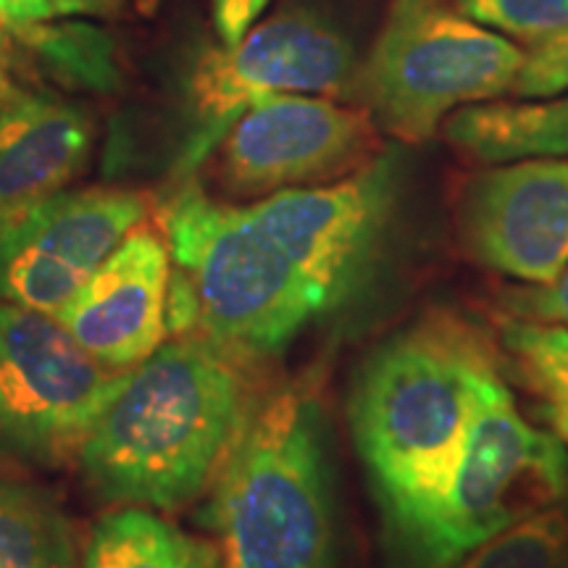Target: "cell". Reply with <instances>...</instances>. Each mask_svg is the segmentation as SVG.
<instances>
[{"label":"cell","instance_id":"13","mask_svg":"<svg viewBox=\"0 0 568 568\" xmlns=\"http://www.w3.org/2000/svg\"><path fill=\"white\" fill-rule=\"evenodd\" d=\"M92 140L80 105L13 92L0 105V230L63 193L88 166Z\"/></svg>","mask_w":568,"mask_h":568},{"label":"cell","instance_id":"25","mask_svg":"<svg viewBox=\"0 0 568 568\" xmlns=\"http://www.w3.org/2000/svg\"><path fill=\"white\" fill-rule=\"evenodd\" d=\"M124 0H51L53 17H116Z\"/></svg>","mask_w":568,"mask_h":568},{"label":"cell","instance_id":"14","mask_svg":"<svg viewBox=\"0 0 568 568\" xmlns=\"http://www.w3.org/2000/svg\"><path fill=\"white\" fill-rule=\"evenodd\" d=\"M445 140L479 163L568 155V95L527 103H477L445 119Z\"/></svg>","mask_w":568,"mask_h":568},{"label":"cell","instance_id":"17","mask_svg":"<svg viewBox=\"0 0 568 568\" xmlns=\"http://www.w3.org/2000/svg\"><path fill=\"white\" fill-rule=\"evenodd\" d=\"M42 67L55 80L92 92H111L122 84L113 42L101 27L84 21H32L13 27Z\"/></svg>","mask_w":568,"mask_h":568},{"label":"cell","instance_id":"18","mask_svg":"<svg viewBox=\"0 0 568 568\" xmlns=\"http://www.w3.org/2000/svg\"><path fill=\"white\" fill-rule=\"evenodd\" d=\"M503 343L568 450V326L508 322Z\"/></svg>","mask_w":568,"mask_h":568},{"label":"cell","instance_id":"8","mask_svg":"<svg viewBox=\"0 0 568 568\" xmlns=\"http://www.w3.org/2000/svg\"><path fill=\"white\" fill-rule=\"evenodd\" d=\"M353 71L351 42L303 11L253 27L232 48H205L190 74L193 132L184 140L176 172L190 180L253 105L282 95H343L351 90Z\"/></svg>","mask_w":568,"mask_h":568},{"label":"cell","instance_id":"23","mask_svg":"<svg viewBox=\"0 0 568 568\" xmlns=\"http://www.w3.org/2000/svg\"><path fill=\"white\" fill-rule=\"evenodd\" d=\"M268 0H211V19L224 48L237 45L266 11Z\"/></svg>","mask_w":568,"mask_h":568},{"label":"cell","instance_id":"3","mask_svg":"<svg viewBox=\"0 0 568 568\" xmlns=\"http://www.w3.org/2000/svg\"><path fill=\"white\" fill-rule=\"evenodd\" d=\"M245 366L203 337H169L84 437L88 485L113 506L153 510L203 497L255 408Z\"/></svg>","mask_w":568,"mask_h":568},{"label":"cell","instance_id":"4","mask_svg":"<svg viewBox=\"0 0 568 568\" xmlns=\"http://www.w3.org/2000/svg\"><path fill=\"white\" fill-rule=\"evenodd\" d=\"M209 493L222 568L337 566L329 432L311 376L253 408Z\"/></svg>","mask_w":568,"mask_h":568},{"label":"cell","instance_id":"12","mask_svg":"<svg viewBox=\"0 0 568 568\" xmlns=\"http://www.w3.org/2000/svg\"><path fill=\"white\" fill-rule=\"evenodd\" d=\"M172 253L166 237L142 224L55 314L92 358L130 372L172 337Z\"/></svg>","mask_w":568,"mask_h":568},{"label":"cell","instance_id":"1","mask_svg":"<svg viewBox=\"0 0 568 568\" xmlns=\"http://www.w3.org/2000/svg\"><path fill=\"white\" fill-rule=\"evenodd\" d=\"M395 153L345 180L232 203L195 180L163 211L169 329L268 358L335 314L374 272L397 201Z\"/></svg>","mask_w":568,"mask_h":568},{"label":"cell","instance_id":"7","mask_svg":"<svg viewBox=\"0 0 568 568\" xmlns=\"http://www.w3.org/2000/svg\"><path fill=\"white\" fill-rule=\"evenodd\" d=\"M130 372L92 358L55 316L0 303V453L45 466L77 458Z\"/></svg>","mask_w":568,"mask_h":568},{"label":"cell","instance_id":"20","mask_svg":"<svg viewBox=\"0 0 568 568\" xmlns=\"http://www.w3.org/2000/svg\"><path fill=\"white\" fill-rule=\"evenodd\" d=\"M453 6L487 30L531 48L568 32V0H453Z\"/></svg>","mask_w":568,"mask_h":568},{"label":"cell","instance_id":"10","mask_svg":"<svg viewBox=\"0 0 568 568\" xmlns=\"http://www.w3.org/2000/svg\"><path fill=\"white\" fill-rule=\"evenodd\" d=\"M148 216L138 190H63L0 230V303L55 316Z\"/></svg>","mask_w":568,"mask_h":568},{"label":"cell","instance_id":"6","mask_svg":"<svg viewBox=\"0 0 568 568\" xmlns=\"http://www.w3.org/2000/svg\"><path fill=\"white\" fill-rule=\"evenodd\" d=\"M568 497V450L518 410L506 382L481 400L450 479L397 548V568H456L468 552Z\"/></svg>","mask_w":568,"mask_h":568},{"label":"cell","instance_id":"15","mask_svg":"<svg viewBox=\"0 0 568 568\" xmlns=\"http://www.w3.org/2000/svg\"><path fill=\"white\" fill-rule=\"evenodd\" d=\"M82 568H222V552L153 508L119 506L90 529Z\"/></svg>","mask_w":568,"mask_h":568},{"label":"cell","instance_id":"9","mask_svg":"<svg viewBox=\"0 0 568 568\" xmlns=\"http://www.w3.org/2000/svg\"><path fill=\"white\" fill-rule=\"evenodd\" d=\"M376 155L379 126L366 109L324 95H282L245 111L205 163L216 197L251 203L345 180Z\"/></svg>","mask_w":568,"mask_h":568},{"label":"cell","instance_id":"19","mask_svg":"<svg viewBox=\"0 0 568 568\" xmlns=\"http://www.w3.org/2000/svg\"><path fill=\"white\" fill-rule=\"evenodd\" d=\"M456 568H568V508L564 503L503 529Z\"/></svg>","mask_w":568,"mask_h":568},{"label":"cell","instance_id":"24","mask_svg":"<svg viewBox=\"0 0 568 568\" xmlns=\"http://www.w3.org/2000/svg\"><path fill=\"white\" fill-rule=\"evenodd\" d=\"M53 17L51 0H0V19L9 27L32 24Z\"/></svg>","mask_w":568,"mask_h":568},{"label":"cell","instance_id":"2","mask_svg":"<svg viewBox=\"0 0 568 568\" xmlns=\"http://www.w3.org/2000/svg\"><path fill=\"white\" fill-rule=\"evenodd\" d=\"M500 364L485 326L437 308L385 339L358 368L347 422L389 556L445 489L481 400L503 379Z\"/></svg>","mask_w":568,"mask_h":568},{"label":"cell","instance_id":"22","mask_svg":"<svg viewBox=\"0 0 568 568\" xmlns=\"http://www.w3.org/2000/svg\"><path fill=\"white\" fill-rule=\"evenodd\" d=\"M497 305L514 322L568 326V264L545 284L503 290Z\"/></svg>","mask_w":568,"mask_h":568},{"label":"cell","instance_id":"11","mask_svg":"<svg viewBox=\"0 0 568 568\" xmlns=\"http://www.w3.org/2000/svg\"><path fill=\"white\" fill-rule=\"evenodd\" d=\"M458 243L503 276L545 284L568 264V155L479 172L460 193Z\"/></svg>","mask_w":568,"mask_h":568},{"label":"cell","instance_id":"16","mask_svg":"<svg viewBox=\"0 0 568 568\" xmlns=\"http://www.w3.org/2000/svg\"><path fill=\"white\" fill-rule=\"evenodd\" d=\"M0 568H80L67 514L51 495L0 477Z\"/></svg>","mask_w":568,"mask_h":568},{"label":"cell","instance_id":"26","mask_svg":"<svg viewBox=\"0 0 568 568\" xmlns=\"http://www.w3.org/2000/svg\"><path fill=\"white\" fill-rule=\"evenodd\" d=\"M3 21V19H0ZM13 95V88L9 82V74H6V61H3V27H0V105H3Z\"/></svg>","mask_w":568,"mask_h":568},{"label":"cell","instance_id":"21","mask_svg":"<svg viewBox=\"0 0 568 568\" xmlns=\"http://www.w3.org/2000/svg\"><path fill=\"white\" fill-rule=\"evenodd\" d=\"M510 92L524 101H542V98L568 92V32L531 48L524 55L521 71H518Z\"/></svg>","mask_w":568,"mask_h":568},{"label":"cell","instance_id":"5","mask_svg":"<svg viewBox=\"0 0 568 568\" xmlns=\"http://www.w3.org/2000/svg\"><path fill=\"white\" fill-rule=\"evenodd\" d=\"M521 48L443 0H393L351 90L395 140H432L458 109L508 95Z\"/></svg>","mask_w":568,"mask_h":568}]
</instances>
